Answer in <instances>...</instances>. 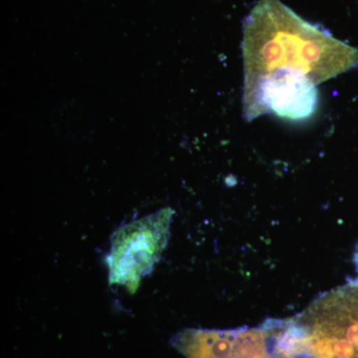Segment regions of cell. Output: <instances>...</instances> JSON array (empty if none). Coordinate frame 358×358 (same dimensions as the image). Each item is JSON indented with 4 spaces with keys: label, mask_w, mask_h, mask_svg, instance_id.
<instances>
[{
    "label": "cell",
    "mask_w": 358,
    "mask_h": 358,
    "mask_svg": "<svg viewBox=\"0 0 358 358\" xmlns=\"http://www.w3.org/2000/svg\"><path fill=\"white\" fill-rule=\"evenodd\" d=\"M244 91L278 72L324 83L358 67V49L334 38L280 0H259L244 21Z\"/></svg>",
    "instance_id": "cell-1"
},
{
    "label": "cell",
    "mask_w": 358,
    "mask_h": 358,
    "mask_svg": "<svg viewBox=\"0 0 358 358\" xmlns=\"http://www.w3.org/2000/svg\"><path fill=\"white\" fill-rule=\"evenodd\" d=\"M171 209L122 225L112 237L108 255L110 285L136 292L166 248L171 234Z\"/></svg>",
    "instance_id": "cell-2"
},
{
    "label": "cell",
    "mask_w": 358,
    "mask_h": 358,
    "mask_svg": "<svg viewBox=\"0 0 358 358\" xmlns=\"http://www.w3.org/2000/svg\"><path fill=\"white\" fill-rule=\"evenodd\" d=\"M317 85L301 73L278 72L244 91V115L251 122L273 113L289 121L310 119L317 110Z\"/></svg>",
    "instance_id": "cell-3"
},
{
    "label": "cell",
    "mask_w": 358,
    "mask_h": 358,
    "mask_svg": "<svg viewBox=\"0 0 358 358\" xmlns=\"http://www.w3.org/2000/svg\"><path fill=\"white\" fill-rule=\"evenodd\" d=\"M312 327L327 358H358V275L313 301Z\"/></svg>",
    "instance_id": "cell-4"
},
{
    "label": "cell",
    "mask_w": 358,
    "mask_h": 358,
    "mask_svg": "<svg viewBox=\"0 0 358 358\" xmlns=\"http://www.w3.org/2000/svg\"><path fill=\"white\" fill-rule=\"evenodd\" d=\"M226 358H300L266 336L245 339Z\"/></svg>",
    "instance_id": "cell-5"
}]
</instances>
